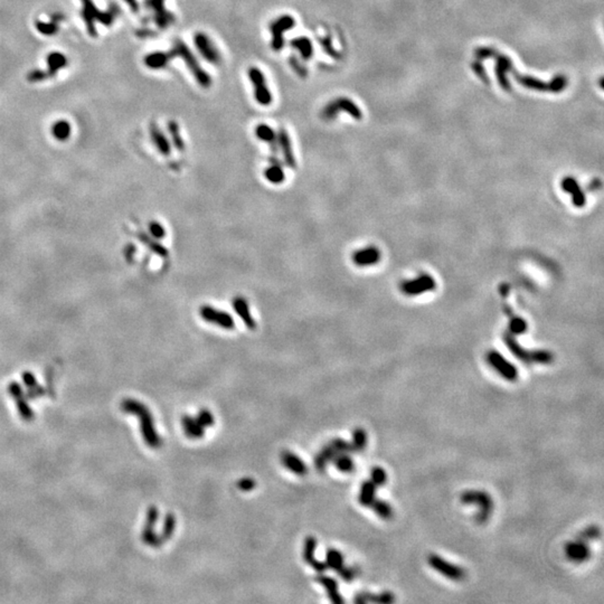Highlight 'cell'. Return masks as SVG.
I'll use <instances>...</instances> for the list:
<instances>
[{
	"instance_id": "cell-1",
	"label": "cell",
	"mask_w": 604,
	"mask_h": 604,
	"mask_svg": "<svg viewBox=\"0 0 604 604\" xmlns=\"http://www.w3.org/2000/svg\"><path fill=\"white\" fill-rule=\"evenodd\" d=\"M169 53L171 54L172 58L180 57L181 60L185 62L186 66L188 67L190 73L193 74L194 79L196 80L199 86H202L204 89L211 88L212 77L201 66L196 56L194 55L193 52L190 51V48L184 42H181L180 39H176L174 44H172V47Z\"/></svg>"
},
{
	"instance_id": "cell-2",
	"label": "cell",
	"mask_w": 604,
	"mask_h": 604,
	"mask_svg": "<svg viewBox=\"0 0 604 604\" xmlns=\"http://www.w3.org/2000/svg\"><path fill=\"white\" fill-rule=\"evenodd\" d=\"M460 501L463 505H475L478 508L475 519L480 525L487 523L492 515L493 500L483 490H466L460 494Z\"/></svg>"
},
{
	"instance_id": "cell-3",
	"label": "cell",
	"mask_w": 604,
	"mask_h": 604,
	"mask_svg": "<svg viewBox=\"0 0 604 604\" xmlns=\"http://www.w3.org/2000/svg\"><path fill=\"white\" fill-rule=\"evenodd\" d=\"M126 408H128V411H131L135 413V414H138L140 417H141V424H142V434L143 438L146 440V442L149 447L151 448H159L161 446V439L159 438L158 433L156 432V430L153 428V422H152V417L150 412H149L146 406H143L142 404L133 402V401H129L126 402Z\"/></svg>"
},
{
	"instance_id": "cell-4",
	"label": "cell",
	"mask_w": 604,
	"mask_h": 604,
	"mask_svg": "<svg viewBox=\"0 0 604 604\" xmlns=\"http://www.w3.org/2000/svg\"><path fill=\"white\" fill-rule=\"evenodd\" d=\"M342 111L348 113L349 116H352L353 118H355V119H357V120L362 119V117L361 109L358 108L355 104V102H353L351 99L337 98V99L331 100L330 102L327 103L326 106L322 108L321 118L326 121H330V120L335 119V118L337 117Z\"/></svg>"
},
{
	"instance_id": "cell-5",
	"label": "cell",
	"mask_w": 604,
	"mask_h": 604,
	"mask_svg": "<svg viewBox=\"0 0 604 604\" xmlns=\"http://www.w3.org/2000/svg\"><path fill=\"white\" fill-rule=\"evenodd\" d=\"M296 26V20L290 15L280 16L270 24L271 48L274 52H280L284 47V34Z\"/></svg>"
},
{
	"instance_id": "cell-6",
	"label": "cell",
	"mask_w": 604,
	"mask_h": 604,
	"mask_svg": "<svg viewBox=\"0 0 604 604\" xmlns=\"http://www.w3.org/2000/svg\"><path fill=\"white\" fill-rule=\"evenodd\" d=\"M428 563L434 571L446 576L447 579L454 581V582H460L466 578V571L463 567L448 562L438 554H430L428 557Z\"/></svg>"
},
{
	"instance_id": "cell-7",
	"label": "cell",
	"mask_w": 604,
	"mask_h": 604,
	"mask_svg": "<svg viewBox=\"0 0 604 604\" xmlns=\"http://www.w3.org/2000/svg\"><path fill=\"white\" fill-rule=\"evenodd\" d=\"M125 233L128 234L131 238H134L137 241H139V243H141L144 247L148 248L149 251L151 253L156 254V255L160 256L162 258H167L168 255H169V252H168V249L163 246V245L159 242L160 240H158L154 238L153 235L150 234V232L149 231H143L142 229H140V227H130L126 226L125 229Z\"/></svg>"
},
{
	"instance_id": "cell-8",
	"label": "cell",
	"mask_w": 604,
	"mask_h": 604,
	"mask_svg": "<svg viewBox=\"0 0 604 604\" xmlns=\"http://www.w3.org/2000/svg\"><path fill=\"white\" fill-rule=\"evenodd\" d=\"M248 79L254 89V98L260 106L269 107L272 103V94L267 86L265 75L256 66H252L248 70Z\"/></svg>"
},
{
	"instance_id": "cell-9",
	"label": "cell",
	"mask_w": 604,
	"mask_h": 604,
	"mask_svg": "<svg viewBox=\"0 0 604 604\" xmlns=\"http://www.w3.org/2000/svg\"><path fill=\"white\" fill-rule=\"evenodd\" d=\"M199 316H201L204 321L207 324L214 325L219 328L225 330L234 329L235 322L233 317L230 313H227L220 309H216L212 306H203L199 308Z\"/></svg>"
},
{
	"instance_id": "cell-10",
	"label": "cell",
	"mask_w": 604,
	"mask_h": 604,
	"mask_svg": "<svg viewBox=\"0 0 604 604\" xmlns=\"http://www.w3.org/2000/svg\"><path fill=\"white\" fill-rule=\"evenodd\" d=\"M487 362L497 373L508 381H515L518 378V369L515 365H512L509 361H507L500 353L491 351L487 354Z\"/></svg>"
},
{
	"instance_id": "cell-11",
	"label": "cell",
	"mask_w": 604,
	"mask_h": 604,
	"mask_svg": "<svg viewBox=\"0 0 604 604\" xmlns=\"http://www.w3.org/2000/svg\"><path fill=\"white\" fill-rule=\"evenodd\" d=\"M194 43L198 53L203 56L204 60L211 63V64L215 65L220 64L222 62L221 52L219 51V48L215 46V44L213 43V40L208 37L205 33L199 31V33L195 34Z\"/></svg>"
},
{
	"instance_id": "cell-12",
	"label": "cell",
	"mask_w": 604,
	"mask_h": 604,
	"mask_svg": "<svg viewBox=\"0 0 604 604\" xmlns=\"http://www.w3.org/2000/svg\"><path fill=\"white\" fill-rule=\"evenodd\" d=\"M564 553L567 560L574 564H583L592 556V551L589 543L578 538L565 544Z\"/></svg>"
},
{
	"instance_id": "cell-13",
	"label": "cell",
	"mask_w": 604,
	"mask_h": 604,
	"mask_svg": "<svg viewBox=\"0 0 604 604\" xmlns=\"http://www.w3.org/2000/svg\"><path fill=\"white\" fill-rule=\"evenodd\" d=\"M146 4L154 11V20L160 28H168L176 21V17L165 8V0H146Z\"/></svg>"
},
{
	"instance_id": "cell-14",
	"label": "cell",
	"mask_w": 604,
	"mask_h": 604,
	"mask_svg": "<svg viewBox=\"0 0 604 604\" xmlns=\"http://www.w3.org/2000/svg\"><path fill=\"white\" fill-rule=\"evenodd\" d=\"M434 288H435V281L433 280L432 276H430L428 274L421 275L420 278L408 281V282L403 283V285H402L403 292L408 294V296L421 294L423 292L430 291V290H433Z\"/></svg>"
},
{
	"instance_id": "cell-15",
	"label": "cell",
	"mask_w": 604,
	"mask_h": 604,
	"mask_svg": "<svg viewBox=\"0 0 604 604\" xmlns=\"http://www.w3.org/2000/svg\"><path fill=\"white\" fill-rule=\"evenodd\" d=\"M232 304H233V309L241 318V320L243 321L245 327L249 330H255L256 321L254 320L251 310H249V304L246 299L243 297H235Z\"/></svg>"
},
{
	"instance_id": "cell-16",
	"label": "cell",
	"mask_w": 604,
	"mask_h": 604,
	"mask_svg": "<svg viewBox=\"0 0 604 604\" xmlns=\"http://www.w3.org/2000/svg\"><path fill=\"white\" fill-rule=\"evenodd\" d=\"M278 148H280L281 152H282L285 165L290 168L296 167L297 162L296 158H294L291 139H290L287 130L284 128H281L278 132Z\"/></svg>"
},
{
	"instance_id": "cell-17",
	"label": "cell",
	"mask_w": 604,
	"mask_h": 604,
	"mask_svg": "<svg viewBox=\"0 0 604 604\" xmlns=\"http://www.w3.org/2000/svg\"><path fill=\"white\" fill-rule=\"evenodd\" d=\"M380 253L377 247L369 246L366 248L358 249L353 254V262L357 266H369L374 265L379 261Z\"/></svg>"
},
{
	"instance_id": "cell-18",
	"label": "cell",
	"mask_w": 604,
	"mask_h": 604,
	"mask_svg": "<svg viewBox=\"0 0 604 604\" xmlns=\"http://www.w3.org/2000/svg\"><path fill=\"white\" fill-rule=\"evenodd\" d=\"M317 547V540L315 537H312V536H309V537L306 538L304 540V548H303V558L304 561H306L309 565H310L313 570L317 571L318 573H322V572H325L327 569L326 563H321L318 562L315 558V551Z\"/></svg>"
},
{
	"instance_id": "cell-19",
	"label": "cell",
	"mask_w": 604,
	"mask_h": 604,
	"mask_svg": "<svg viewBox=\"0 0 604 604\" xmlns=\"http://www.w3.org/2000/svg\"><path fill=\"white\" fill-rule=\"evenodd\" d=\"M503 340H505L508 349H509L515 357L525 362V364H534V351L529 352L524 347H521L519 343L515 339L514 335H505Z\"/></svg>"
},
{
	"instance_id": "cell-20",
	"label": "cell",
	"mask_w": 604,
	"mask_h": 604,
	"mask_svg": "<svg viewBox=\"0 0 604 604\" xmlns=\"http://www.w3.org/2000/svg\"><path fill=\"white\" fill-rule=\"evenodd\" d=\"M281 462L283 463V466L288 470L298 476H304L308 472L307 466L304 465V462L298 456L290 451H283L281 453Z\"/></svg>"
},
{
	"instance_id": "cell-21",
	"label": "cell",
	"mask_w": 604,
	"mask_h": 604,
	"mask_svg": "<svg viewBox=\"0 0 604 604\" xmlns=\"http://www.w3.org/2000/svg\"><path fill=\"white\" fill-rule=\"evenodd\" d=\"M264 177L269 183L273 185H280L281 183H283L285 178L284 170L283 167L281 166L279 159H276L275 157L270 159V165L264 170Z\"/></svg>"
},
{
	"instance_id": "cell-22",
	"label": "cell",
	"mask_w": 604,
	"mask_h": 604,
	"mask_svg": "<svg viewBox=\"0 0 604 604\" xmlns=\"http://www.w3.org/2000/svg\"><path fill=\"white\" fill-rule=\"evenodd\" d=\"M150 135H151L152 142L157 150L160 152L162 156H169L171 152L170 142L168 141L165 133H163L162 131L159 129L158 125H156V124L151 125Z\"/></svg>"
},
{
	"instance_id": "cell-23",
	"label": "cell",
	"mask_w": 604,
	"mask_h": 604,
	"mask_svg": "<svg viewBox=\"0 0 604 604\" xmlns=\"http://www.w3.org/2000/svg\"><path fill=\"white\" fill-rule=\"evenodd\" d=\"M317 581L326 589L327 596H328L331 602L336 604L345 602L343 597L340 596L338 592V582L335 579L329 578V576L320 575L317 578Z\"/></svg>"
},
{
	"instance_id": "cell-24",
	"label": "cell",
	"mask_w": 604,
	"mask_h": 604,
	"mask_svg": "<svg viewBox=\"0 0 604 604\" xmlns=\"http://www.w3.org/2000/svg\"><path fill=\"white\" fill-rule=\"evenodd\" d=\"M183 428L185 430L186 437L189 439H201L204 437L205 433V428L197 422L196 419H193L192 416L185 415L181 420Z\"/></svg>"
},
{
	"instance_id": "cell-25",
	"label": "cell",
	"mask_w": 604,
	"mask_h": 604,
	"mask_svg": "<svg viewBox=\"0 0 604 604\" xmlns=\"http://www.w3.org/2000/svg\"><path fill=\"white\" fill-rule=\"evenodd\" d=\"M255 135L261 140L270 144L272 150H278V133L267 124H258L255 129Z\"/></svg>"
},
{
	"instance_id": "cell-26",
	"label": "cell",
	"mask_w": 604,
	"mask_h": 604,
	"mask_svg": "<svg viewBox=\"0 0 604 604\" xmlns=\"http://www.w3.org/2000/svg\"><path fill=\"white\" fill-rule=\"evenodd\" d=\"M290 45H291V47H293L296 51L299 52L300 54V56L302 60L304 61H310L312 56H313V45L311 43V40L309 39L308 37H304V36H301V37H296L293 38L291 42H290Z\"/></svg>"
},
{
	"instance_id": "cell-27",
	"label": "cell",
	"mask_w": 604,
	"mask_h": 604,
	"mask_svg": "<svg viewBox=\"0 0 604 604\" xmlns=\"http://www.w3.org/2000/svg\"><path fill=\"white\" fill-rule=\"evenodd\" d=\"M376 489L377 487L370 480H366L361 485L358 501L362 507H370L376 499Z\"/></svg>"
},
{
	"instance_id": "cell-28",
	"label": "cell",
	"mask_w": 604,
	"mask_h": 604,
	"mask_svg": "<svg viewBox=\"0 0 604 604\" xmlns=\"http://www.w3.org/2000/svg\"><path fill=\"white\" fill-rule=\"evenodd\" d=\"M563 189L566 190L567 193H570L572 195V197H573V203L575 206L578 207H582L585 204V196L582 192V189L580 188V186L576 183L575 179L573 178H565L563 180Z\"/></svg>"
},
{
	"instance_id": "cell-29",
	"label": "cell",
	"mask_w": 604,
	"mask_h": 604,
	"mask_svg": "<svg viewBox=\"0 0 604 604\" xmlns=\"http://www.w3.org/2000/svg\"><path fill=\"white\" fill-rule=\"evenodd\" d=\"M172 60L171 54L168 52H157V53H152L150 55L146 56L144 58V63H146V65L149 67V69L152 70H161L163 67H166L168 64H169V62Z\"/></svg>"
},
{
	"instance_id": "cell-30",
	"label": "cell",
	"mask_w": 604,
	"mask_h": 604,
	"mask_svg": "<svg viewBox=\"0 0 604 604\" xmlns=\"http://www.w3.org/2000/svg\"><path fill=\"white\" fill-rule=\"evenodd\" d=\"M326 566H327V569L333 570L338 573V572L345 566L343 554L339 551H337V549H334V548L328 549V551H327V555H326Z\"/></svg>"
},
{
	"instance_id": "cell-31",
	"label": "cell",
	"mask_w": 604,
	"mask_h": 604,
	"mask_svg": "<svg viewBox=\"0 0 604 604\" xmlns=\"http://www.w3.org/2000/svg\"><path fill=\"white\" fill-rule=\"evenodd\" d=\"M370 508L375 511V514L377 515L380 519L389 520L393 518V516H394L393 507L390 506L388 502H386L385 500H381V499H375L374 502L371 503Z\"/></svg>"
},
{
	"instance_id": "cell-32",
	"label": "cell",
	"mask_w": 604,
	"mask_h": 604,
	"mask_svg": "<svg viewBox=\"0 0 604 604\" xmlns=\"http://www.w3.org/2000/svg\"><path fill=\"white\" fill-rule=\"evenodd\" d=\"M333 461L337 469L344 474H351L355 469V462L349 456V453H338Z\"/></svg>"
},
{
	"instance_id": "cell-33",
	"label": "cell",
	"mask_w": 604,
	"mask_h": 604,
	"mask_svg": "<svg viewBox=\"0 0 604 604\" xmlns=\"http://www.w3.org/2000/svg\"><path fill=\"white\" fill-rule=\"evenodd\" d=\"M367 442H368V438H367V433L364 429L358 428L353 432V442H352V447L354 452H362L367 447Z\"/></svg>"
},
{
	"instance_id": "cell-34",
	"label": "cell",
	"mask_w": 604,
	"mask_h": 604,
	"mask_svg": "<svg viewBox=\"0 0 604 604\" xmlns=\"http://www.w3.org/2000/svg\"><path fill=\"white\" fill-rule=\"evenodd\" d=\"M168 130H169L172 143H174L176 150H178L180 152L184 151L185 150V141L183 140V138H181L178 123H177L176 121L171 120L169 123H168Z\"/></svg>"
},
{
	"instance_id": "cell-35",
	"label": "cell",
	"mask_w": 604,
	"mask_h": 604,
	"mask_svg": "<svg viewBox=\"0 0 604 604\" xmlns=\"http://www.w3.org/2000/svg\"><path fill=\"white\" fill-rule=\"evenodd\" d=\"M499 57V63H498V69H497V74H498V79L499 82H500V84L503 89H509V83H508V81L505 79V72L510 71L511 70V63L510 61L508 60V57L498 55Z\"/></svg>"
},
{
	"instance_id": "cell-36",
	"label": "cell",
	"mask_w": 604,
	"mask_h": 604,
	"mask_svg": "<svg viewBox=\"0 0 604 604\" xmlns=\"http://www.w3.org/2000/svg\"><path fill=\"white\" fill-rule=\"evenodd\" d=\"M601 528L598 525H591L582 529L578 535V539L584 540V542H590V540H597L601 537Z\"/></svg>"
},
{
	"instance_id": "cell-37",
	"label": "cell",
	"mask_w": 604,
	"mask_h": 604,
	"mask_svg": "<svg viewBox=\"0 0 604 604\" xmlns=\"http://www.w3.org/2000/svg\"><path fill=\"white\" fill-rule=\"evenodd\" d=\"M376 487H381L387 483V474L381 467H374L370 470V479Z\"/></svg>"
},
{
	"instance_id": "cell-38",
	"label": "cell",
	"mask_w": 604,
	"mask_h": 604,
	"mask_svg": "<svg viewBox=\"0 0 604 604\" xmlns=\"http://www.w3.org/2000/svg\"><path fill=\"white\" fill-rule=\"evenodd\" d=\"M289 64L291 66V69L293 70L294 73H296L299 77H301V79H306L308 76V70L306 65L303 64V63L299 60L297 56H290L289 57Z\"/></svg>"
},
{
	"instance_id": "cell-39",
	"label": "cell",
	"mask_w": 604,
	"mask_h": 604,
	"mask_svg": "<svg viewBox=\"0 0 604 604\" xmlns=\"http://www.w3.org/2000/svg\"><path fill=\"white\" fill-rule=\"evenodd\" d=\"M395 600H396V598H395L394 593L389 592V591H384L378 594L370 593V596H369V602L377 603V604H390V603H394Z\"/></svg>"
},
{
	"instance_id": "cell-40",
	"label": "cell",
	"mask_w": 604,
	"mask_h": 604,
	"mask_svg": "<svg viewBox=\"0 0 604 604\" xmlns=\"http://www.w3.org/2000/svg\"><path fill=\"white\" fill-rule=\"evenodd\" d=\"M175 528H176V517L172 514H168L165 519V525H163L161 539L162 540L169 539L172 536V534H174Z\"/></svg>"
},
{
	"instance_id": "cell-41",
	"label": "cell",
	"mask_w": 604,
	"mask_h": 604,
	"mask_svg": "<svg viewBox=\"0 0 604 604\" xmlns=\"http://www.w3.org/2000/svg\"><path fill=\"white\" fill-rule=\"evenodd\" d=\"M510 319V330L512 335H519L525 333L526 329H527V325H526L525 320L520 319L519 317L516 316H511Z\"/></svg>"
},
{
	"instance_id": "cell-42",
	"label": "cell",
	"mask_w": 604,
	"mask_h": 604,
	"mask_svg": "<svg viewBox=\"0 0 604 604\" xmlns=\"http://www.w3.org/2000/svg\"><path fill=\"white\" fill-rule=\"evenodd\" d=\"M331 447H333L336 452L337 453H352L354 452L352 443L345 441L343 439H335L333 441L330 442Z\"/></svg>"
},
{
	"instance_id": "cell-43",
	"label": "cell",
	"mask_w": 604,
	"mask_h": 604,
	"mask_svg": "<svg viewBox=\"0 0 604 604\" xmlns=\"http://www.w3.org/2000/svg\"><path fill=\"white\" fill-rule=\"evenodd\" d=\"M148 231L150 232V234H151V235H153L154 238L158 239V240H162V239L165 238V236H166V234H167V232H166V230H165V227H163V226H162L160 223H159V222H157V221H151V222H149V224H148Z\"/></svg>"
},
{
	"instance_id": "cell-44",
	"label": "cell",
	"mask_w": 604,
	"mask_h": 604,
	"mask_svg": "<svg viewBox=\"0 0 604 604\" xmlns=\"http://www.w3.org/2000/svg\"><path fill=\"white\" fill-rule=\"evenodd\" d=\"M358 573H360V570H358L357 567H347V566H344L343 569L338 572L340 578H342L344 581H346V582H352V581L355 580L357 578Z\"/></svg>"
},
{
	"instance_id": "cell-45",
	"label": "cell",
	"mask_w": 604,
	"mask_h": 604,
	"mask_svg": "<svg viewBox=\"0 0 604 604\" xmlns=\"http://www.w3.org/2000/svg\"><path fill=\"white\" fill-rule=\"evenodd\" d=\"M196 420L199 424L204 426V428H206V426H212L213 424H214V416H213L212 412H210L208 410L199 411Z\"/></svg>"
},
{
	"instance_id": "cell-46",
	"label": "cell",
	"mask_w": 604,
	"mask_h": 604,
	"mask_svg": "<svg viewBox=\"0 0 604 604\" xmlns=\"http://www.w3.org/2000/svg\"><path fill=\"white\" fill-rule=\"evenodd\" d=\"M54 134L56 135V138L61 139V140L69 137V134H70L69 124L64 123V122H60V123H57L55 125V128H54Z\"/></svg>"
},
{
	"instance_id": "cell-47",
	"label": "cell",
	"mask_w": 604,
	"mask_h": 604,
	"mask_svg": "<svg viewBox=\"0 0 604 604\" xmlns=\"http://www.w3.org/2000/svg\"><path fill=\"white\" fill-rule=\"evenodd\" d=\"M256 485V483L251 478H243L238 483V487L242 491H251Z\"/></svg>"
},
{
	"instance_id": "cell-48",
	"label": "cell",
	"mask_w": 604,
	"mask_h": 604,
	"mask_svg": "<svg viewBox=\"0 0 604 604\" xmlns=\"http://www.w3.org/2000/svg\"><path fill=\"white\" fill-rule=\"evenodd\" d=\"M320 43L322 45V47H324L326 53H328L329 55H331V56H337V53H335L333 46H331V42H330L329 38L322 39V40H320Z\"/></svg>"
},
{
	"instance_id": "cell-49",
	"label": "cell",
	"mask_w": 604,
	"mask_h": 604,
	"mask_svg": "<svg viewBox=\"0 0 604 604\" xmlns=\"http://www.w3.org/2000/svg\"><path fill=\"white\" fill-rule=\"evenodd\" d=\"M125 1L129 3V6L131 8H132V10H134V11L138 10L139 6H138V3H137V1H135V0H125Z\"/></svg>"
}]
</instances>
